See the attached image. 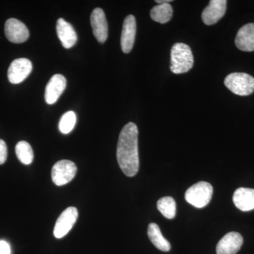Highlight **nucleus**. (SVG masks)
I'll list each match as a JSON object with an SVG mask.
<instances>
[{"mask_svg": "<svg viewBox=\"0 0 254 254\" xmlns=\"http://www.w3.org/2000/svg\"><path fill=\"white\" fill-rule=\"evenodd\" d=\"M138 135V127L129 123L123 127L119 136L117 159L122 171L127 177L135 176L139 169Z\"/></svg>", "mask_w": 254, "mask_h": 254, "instance_id": "1", "label": "nucleus"}, {"mask_svg": "<svg viewBox=\"0 0 254 254\" xmlns=\"http://www.w3.org/2000/svg\"><path fill=\"white\" fill-rule=\"evenodd\" d=\"M193 56L188 45L178 43L171 50L170 69L172 72L180 74L188 72L193 67Z\"/></svg>", "mask_w": 254, "mask_h": 254, "instance_id": "2", "label": "nucleus"}, {"mask_svg": "<svg viewBox=\"0 0 254 254\" xmlns=\"http://www.w3.org/2000/svg\"><path fill=\"white\" fill-rule=\"evenodd\" d=\"M213 192L211 185L208 182H199L187 190L185 199L195 208H203L210 203Z\"/></svg>", "mask_w": 254, "mask_h": 254, "instance_id": "3", "label": "nucleus"}, {"mask_svg": "<svg viewBox=\"0 0 254 254\" xmlns=\"http://www.w3.org/2000/svg\"><path fill=\"white\" fill-rule=\"evenodd\" d=\"M225 86L235 94L247 96L254 91V78L248 73H232L225 79Z\"/></svg>", "mask_w": 254, "mask_h": 254, "instance_id": "4", "label": "nucleus"}, {"mask_svg": "<svg viewBox=\"0 0 254 254\" xmlns=\"http://www.w3.org/2000/svg\"><path fill=\"white\" fill-rule=\"evenodd\" d=\"M76 172L77 167L72 161L60 160L52 169V179L57 186H63L74 178Z\"/></svg>", "mask_w": 254, "mask_h": 254, "instance_id": "5", "label": "nucleus"}, {"mask_svg": "<svg viewBox=\"0 0 254 254\" xmlns=\"http://www.w3.org/2000/svg\"><path fill=\"white\" fill-rule=\"evenodd\" d=\"M78 216V210L75 207H68L64 210L55 223L54 236L61 239L71 230Z\"/></svg>", "mask_w": 254, "mask_h": 254, "instance_id": "6", "label": "nucleus"}, {"mask_svg": "<svg viewBox=\"0 0 254 254\" xmlns=\"http://www.w3.org/2000/svg\"><path fill=\"white\" fill-rule=\"evenodd\" d=\"M33 69V65L26 58L16 59L10 64L8 69V78L10 83L18 84L29 76Z\"/></svg>", "mask_w": 254, "mask_h": 254, "instance_id": "7", "label": "nucleus"}, {"mask_svg": "<svg viewBox=\"0 0 254 254\" xmlns=\"http://www.w3.org/2000/svg\"><path fill=\"white\" fill-rule=\"evenodd\" d=\"M4 33L6 38L13 43H24L29 38L28 28L16 18H9L6 21Z\"/></svg>", "mask_w": 254, "mask_h": 254, "instance_id": "8", "label": "nucleus"}, {"mask_svg": "<svg viewBox=\"0 0 254 254\" xmlns=\"http://www.w3.org/2000/svg\"><path fill=\"white\" fill-rule=\"evenodd\" d=\"M226 0H210L202 13V20L205 25L211 26L221 19L226 12Z\"/></svg>", "mask_w": 254, "mask_h": 254, "instance_id": "9", "label": "nucleus"}, {"mask_svg": "<svg viewBox=\"0 0 254 254\" xmlns=\"http://www.w3.org/2000/svg\"><path fill=\"white\" fill-rule=\"evenodd\" d=\"M243 237L238 232H229L218 242L216 247V253L236 254L243 245Z\"/></svg>", "mask_w": 254, "mask_h": 254, "instance_id": "10", "label": "nucleus"}, {"mask_svg": "<svg viewBox=\"0 0 254 254\" xmlns=\"http://www.w3.org/2000/svg\"><path fill=\"white\" fill-rule=\"evenodd\" d=\"M136 33V18L133 15H128L124 21L121 36V48L123 53H129L134 44Z\"/></svg>", "mask_w": 254, "mask_h": 254, "instance_id": "11", "label": "nucleus"}, {"mask_svg": "<svg viewBox=\"0 0 254 254\" xmlns=\"http://www.w3.org/2000/svg\"><path fill=\"white\" fill-rule=\"evenodd\" d=\"M91 23L93 35L100 43L108 39V26L104 11L100 8L93 10L91 16Z\"/></svg>", "mask_w": 254, "mask_h": 254, "instance_id": "12", "label": "nucleus"}, {"mask_svg": "<svg viewBox=\"0 0 254 254\" xmlns=\"http://www.w3.org/2000/svg\"><path fill=\"white\" fill-rule=\"evenodd\" d=\"M66 86V80L61 74H55L53 76L46 88L45 99L48 105H53L58 101L60 95L63 94Z\"/></svg>", "mask_w": 254, "mask_h": 254, "instance_id": "13", "label": "nucleus"}, {"mask_svg": "<svg viewBox=\"0 0 254 254\" xmlns=\"http://www.w3.org/2000/svg\"><path fill=\"white\" fill-rule=\"evenodd\" d=\"M57 33L64 48H72L77 42V35L73 26L64 18L57 21Z\"/></svg>", "mask_w": 254, "mask_h": 254, "instance_id": "14", "label": "nucleus"}, {"mask_svg": "<svg viewBox=\"0 0 254 254\" xmlns=\"http://www.w3.org/2000/svg\"><path fill=\"white\" fill-rule=\"evenodd\" d=\"M235 45L242 51H254V23L246 24L239 30Z\"/></svg>", "mask_w": 254, "mask_h": 254, "instance_id": "15", "label": "nucleus"}, {"mask_svg": "<svg viewBox=\"0 0 254 254\" xmlns=\"http://www.w3.org/2000/svg\"><path fill=\"white\" fill-rule=\"evenodd\" d=\"M235 206L242 211H250L254 209V190L239 188L233 195Z\"/></svg>", "mask_w": 254, "mask_h": 254, "instance_id": "16", "label": "nucleus"}, {"mask_svg": "<svg viewBox=\"0 0 254 254\" xmlns=\"http://www.w3.org/2000/svg\"><path fill=\"white\" fill-rule=\"evenodd\" d=\"M148 235L150 242L158 250L168 252L171 249V245L163 235L160 227L155 223H150L148 227Z\"/></svg>", "mask_w": 254, "mask_h": 254, "instance_id": "17", "label": "nucleus"}, {"mask_svg": "<svg viewBox=\"0 0 254 254\" xmlns=\"http://www.w3.org/2000/svg\"><path fill=\"white\" fill-rule=\"evenodd\" d=\"M173 6L169 3L158 4L150 11V17L160 23H166L173 17Z\"/></svg>", "mask_w": 254, "mask_h": 254, "instance_id": "18", "label": "nucleus"}, {"mask_svg": "<svg viewBox=\"0 0 254 254\" xmlns=\"http://www.w3.org/2000/svg\"><path fill=\"white\" fill-rule=\"evenodd\" d=\"M157 207L164 217L173 219L176 216V202L173 197L165 196L158 200Z\"/></svg>", "mask_w": 254, "mask_h": 254, "instance_id": "19", "label": "nucleus"}, {"mask_svg": "<svg viewBox=\"0 0 254 254\" xmlns=\"http://www.w3.org/2000/svg\"><path fill=\"white\" fill-rule=\"evenodd\" d=\"M16 154L19 161L24 165H30L34 158L33 149L28 142L21 141L16 145Z\"/></svg>", "mask_w": 254, "mask_h": 254, "instance_id": "20", "label": "nucleus"}, {"mask_svg": "<svg viewBox=\"0 0 254 254\" xmlns=\"http://www.w3.org/2000/svg\"><path fill=\"white\" fill-rule=\"evenodd\" d=\"M76 123V115L74 112L68 111L64 114L60 119L59 123V129L64 134H67L70 133Z\"/></svg>", "mask_w": 254, "mask_h": 254, "instance_id": "21", "label": "nucleus"}, {"mask_svg": "<svg viewBox=\"0 0 254 254\" xmlns=\"http://www.w3.org/2000/svg\"><path fill=\"white\" fill-rule=\"evenodd\" d=\"M7 158V147L3 140L0 139V165L6 162Z\"/></svg>", "mask_w": 254, "mask_h": 254, "instance_id": "22", "label": "nucleus"}, {"mask_svg": "<svg viewBox=\"0 0 254 254\" xmlns=\"http://www.w3.org/2000/svg\"><path fill=\"white\" fill-rule=\"evenodd\" d=\"M0 254H11V247L4 240H0Z\"/></svg>", "mask_w": 254, "mask_h": 254, "instance_id": "23", "label": "nucleus"}, {"mask_svg": "<svg viewBox=\"0 0 254 254\" xmlns=\"http://www.w3.org/2000/svg\"><path fill=\"white\" fill-rule=\"evenodd\" d=\"M172 1H173V0H156L155 2L158 3V4H166V3H169V4H170Z\"/></svg>", "mask_w": 254, "mask_h": 254, "instance_id": "24", "label": "nucleus"}]
</instances>
